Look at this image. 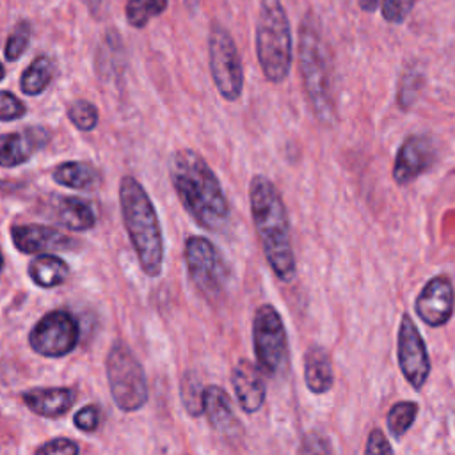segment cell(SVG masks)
Returning a JSON list of instances; mask_svg holds the SVG:
<instances>
[{"label": "cell", "mask_w": 455, "mask_h": 455, "mask_svg": "<svg viewBox=\"0 0 455 455\" xmlns=\"http://www.w3.org/2000/svg\"><path fill=\"white\" fill-rule=\"evenodd\" d=\"M27 114V105L11 91H0V121H18Z\"/></svg>", "instance_id": "4dcf8cb0"}, {"label": "cell", "mask_w": 455, "mask_h": 455, "mask_svg": "<svg viewBox=\"0 0 455 455\" xmlns=\"http://www.w3.org/2000/svg\"><path fill=\"white\" fill-rule=\"evenodd\" d=\"M108 389L114 403L123 412L142 409L149 398L148 379L142 364L126 343H114L105 359Z\"/></svg>", "instance_id": "8992f818"}, {"label": "cell", "mask_w": 455, "mask_h": 455, "mask_svg": "<svg viewBox=\"0 0 455 455\" xmlns=\"http://www.w3.org/2000/svg\"><path fill=\"white\" fill-rule=\"evenodd\" d=\"M80 446L76 441L69 437H53L46 443H43L34 455H78Z\"/></svg>", "instance_id": "1f68e13d"}, {"label": "cell", "mask_w": 455, "mask_h": 455, "mask_svg": "<svg viewBox=\"0 0 455 455\" xmlns=\"http://www.w3.org/2000/svg\"><path fill=\"white\" fill-rule=\"evenodd\" d=\"M419 412V407L416 402L412 400H402L396 402L386 416V425H387V432L395 437L400 439L407 434V430L412 427V423L416 421V416Z\"/></svg>", "instance_id": "cb8c5ba5"}, {"label": "cell", "mask_w": 455, "mask_h": 455, "mask_svg": "<svg viewBox=\"0 0 455 455\" xmlns=\"http://www.w3.org/2000/svg\"><path fill=\"white\" fill-rule=\"evenodd\" d=\"M203 389L199 384V379L192 373H185L180 384L181 402L190 416H201L203 414Z\"/></svg>", "instance_id": "f1b7e54d"}, {"label": "cell", "mask_w": 455, "mask_h": 455, "mask_svg": "<svg viewBox=\"0 0 455 455\" xmlns=\"http://www.w3.org/2000/svg\"><path fill=\"white\" fill-rule=\"evenodd\" d=\"M52 180L66 188L73 190H92L100 185L101 174L100 171L89 162L68 160L59 164L52 171Z\"/></svg>", "instance_id": "ffe728a7"}, {"label": "cell", "mask_w": 455, "mask_h": 455, "mask_svg": "<svg viewBox=\"0 0 455 455\" xmlns=\"http://www.w3.org/2000/svg\"><path fill=\"white\" fill-rule=\"evenodd\" d=\"M80 339V325L66 309H52L43 315L28 332L30 348L43 357H64L75 350Z\"/></svg>", "instance_id": "9c48e42d"}, {"label": "cell", "mask_w": 455, "mask_h": 455, "mask_svg": "<svg viewBox=\"0 0 455 455\" xmlns=\"http://www.w3.org/2000/svg\"><path fill=\"white\" fill-rule=\"evenodd\" d=\"M380 0H359V7L364 12H373L379 7Z\"/></svg>", "instance_id": "e575fe53"}, {"label": "cell", "mask_w": 455, "mask_h": 455, "mask_svg": "<svg viewBox=\"0 0 455 455\" xmlns=\"http://www.w3.org/2000/svg\"><path fill=\"white\" fill-rule=\"evenodd\" d=\"M423 84H425V76L421 71L411 69L402 75L398 82V91H396V103L402 110H409L416 103L423 89Z\"/></svg>", "instance_id": "4316f807"}, {"label": "cell", "mask_w": 455, "mask_h": 455, "mask_svg": "<svg viewBox=\"0 0 455 455\" xmlns=\"http://www.w3.org/2000/svg\"><path fill=\"white\" fill-rule=\"evenodd\" d=\"M437 158V149L428 135L407 137L396 151L393 164V180L396 185H409L425 174Z\"/></svg>", "instance_id": "4fadbf2b"}, {"label": "cell", "mask_w": 455, "mask_h": 455, "mask_svg": "<svg viewBox=\"0 0 455 455\" xmlns=\"http://www.w3.org/2000/svg\"><path fill=\"white\" fill-rule=\"evenodd\" d=\"M57 220L69 231H89L96 226V213L89 201L75 197V196H64L57 201L55 206Z\"/></svg>", "instance_id": "44dd1931"}, {"label": "cell", "mask_w": 455, "mask_h": 455, "mask_svg": "<svg viewBox=\"0 0 455 455\" xmlns=\"http://www.w3.org/2000/svg\"><path fill=\"white\" fill-rule=\"evenodd\" d=\"M11 240L21 254L64 251L73 243L69 236L44 224H14L11 226Z\"/></svg>", "instance_id": "2e32d148"}, {"label": "cell", "mask_w": 455, "mask_h": 455, "mask_svg": "<svg viewBox=\"0 0 455 455\" xmlns=\"http://www.w3.org/2000/svg\"><path fill=\"white\" fill-rule=\"evenodd\" d=\"M231 386L243 412L254 414L263 407L267 398V386L263 371L258 364L251 363L249 359L236 361L231 368Z\"/></svg>", "instance_id": "9a60e30c"}, {"label": "cell", "mask_w": 455, "mask_h": 455, "mask_svg": "<svg viewBox=\"0 0 455 455\" xmlns=\"http://www.w3.org/2000/svg\"><path fill=\"white\" fill-rule=\"evenodd\" d=\"M169 178L181 206L199 228L219 231L228 224V197L217 174L196 149L181 148L172 153Z\"/></svg>", "instance_id": "6da1fadb"}, {"label": "cell", "mask_w": 455, "mask_h": 455, "mask_svg": "<svg viewBox=\"0 0 455 455\" xmlns=\"http://www.w3.org/2000/svg\"><path fill=\"white\" fill-rule=\"evenodd\" d=\"M416 0H380V14L387 23L398 25L407 20Z\"/></svg>", "instance_id": "f546056e"}, {"label": "cell", "mask_w": 455, "mask_h": 455, "mask_svg": "<svg viewBox=\"0 0 455 455\" xmlns=\"http://www.w3.org/2000/svg\"><path fill=\"white\" fill-rule=\"evenodd\" d=\"M203 414L210 427L220 435L235 437L242 432V425L235 414L229 395L217 384H210L203 389Z\"/></svg>", "instance_id": "e0dca14e"}, {"label": "cell", "mask_w": 455, "mask_h": 455, "mask_svg": "<svg viewBox=\"0 0 455 455\" xmlns=\"http://www.w3.org/2000/svg\"><path fill=\"white\" fill-rule=\"evenodd\" d=\"M27 272L36 286L48 290V288L60 286L68 279L69 267L62 258L44 252V254H37L28 263Z\"/></svg>", "instance_id": "7402d4cb"}, {"label": "cell", "mask_w": 455, "mask_h": 455, "mask_svg": "<svg viewBox=\"0 0 455 455\" xmlns=\"http://www.w3.org/2000/svg\"><path fill=\"white\" fill-rule=\"evenodd\" d=\"M25 407L41 418L57 419L64 416L76 400V391L73 387H30L21 393Z\"/></svg>", "instance_id": "ac0fdd59"}, {"label": "cell", "mask_w": 455, "mask_h": 455, "mask_svg": "<svg viewBox=\"0 0 455 455\" xmlns=\"http://www.w3.org/2000/svg\"><path fill=\"white\" fill-rule=\"evenodd\" d=\"M100 421H101V412H100V409H98L96 405H92V403L84 405V407L78 409V411L75 412V416H73L75 427H76L78 430H82V432H87V434L96 432L98 427H100Z\"/></svg>", "instance_id": "d6a6232c"}, {"label": "cell", "mask_w": 455, "mask_h": 455, "mask_svg": "<svg viewBox=\"0 0 455 455\" xmlns=\"http://www.w3.org/2000/svg\"><path fill=\"white\" fill-rule=\"evenodd\" d=\"M363 455H395L393 446L380 428L370 430Z\"/></svg>", "instance_id": "836d02e7"}, {"label": "cell", "mask_w": 455, "mask_h": 455, "mask_svg": "<svg viewBox=\"0 0 455 455\" xmlns=\"http://www.w3.org/2000/svg\"><path fill=\"white\" fill-rule=\"evenodd\" d=\"M254 41L263 76L270 84H283L293 62V37L281 0H259Z\"/></svg>", "instance_id": "5b68a950"}, {"label": "cell", "mask_w": 455, "mask_h": 455, "mask_svg": "<svg viewBox=\"0 0 455 455\" xmlns=\"http://www.w3.org/2000/svg\"><path fill=\"white\" fill-rule=\"evenodd\" d=\"M416 316L428 327L446 325L455 311V288L448 275L430 277L414 300Z\"/></svg>", "instance_id": "7c38bea8"}, {"label": "cell", "mask_w": 455, "mask_h": 455, "mask_svg": "<svg viewBox=\"0 0 455 455\" xmlns=\"http://www.w3.org/2000/svg\"><path fill=\"white\" fill-rule=\"evenodd\" d=\"M167 4L169 0H128L124 7L126 21L133 28H144L167 9Z\"/></svg>", "instance_id": "d4e9b609"}, {"label": "cell", "mask_w": 455, "mask_h": 455, "mask_svg": "<svg viewBox=\"0 0 455 455\" xmlns=\"http://www.w3.org/2000/svg\"><path fill=\"white\" fill-rule=\"evenodd\" d=\"M50 140V132L43 126H27L18 132L0 133V167H18L28 162Z\"/></svg>", "instance_id": "5bb4252c"}, {"label": "cell", "mask_w": 455, "mask_h": 455, "mask_svg": "<svg viewBox=\"0 0 455 455\" xmlns=\"http://www.w3.org/2000/svg\"><path fill=\"white\" fill-rule=\"evenodd\" d=\"M304 384L313 395H325L334 386L331 355L320 345H311L304 354Z\"/></svg>", "instance_id": "d6986e66"}, {"label": "cell", "mask_w": 455, "mask_h": 455, "mask_svg": "<svg viewBox=\"0 0 455 455\" xmlns=\"http://www.w3.org/2000/svg\"><path fill=\"white\" fill-rule=\"evenodd\" d=\"M299 69L315 117L322 124H332L336 121V105L332 96L331 57L311 12L302 18L299 28Z\"/></svg>", "instance_id": "277c9868"}, {"label": "cell", "mask_w": 455, "mask_h": 455, "mask_svg": "<svg viewBox=\"0 0 455 455\" xmlns=\"http://www.w3.org/2000/svg\"><path fill=\"white\" fill-rule=\"evenodd\" d=\"M208 64L217 92L226 101L240 100L243 92V66L229 30L213 23L208 36Z\"/></svg>", "instance_id": "ba28073f"}, {"label": "cell", "mask_w": 455, "mask_h": 455, "mask_svg": "<svg viewBox=\"0 0 455 455\" xmlns=\"http://www.w3.org/2000/svg\"><path fill=\"white\" fill-rule=\"evenodd\" d=\"M185 265L194 286L208 299L220 295L228 281V267L217 247L204 236H188Z\"/></svg>", "instance_id": "30bf717a"}, {"label": "cell", "mask_w": 455, "mask_h": 455, "mask_svg": "<svg viewBox=\"0 0 455 455\" xmlns=\"http://www.w3.org/2000/svg\"><path fill=\"white\" fill-rule=\"evenodd\" d=\"M2 268H4V254H2V249H0V274H2Z\"/></svg>", "instance_id": "8d00e7d4"}, {"label": "cell", "mask_w": 455, "mask_h": 455, "mask_svg": "<svg viewBox=\"0 0 455 455\" xmlns=\"http://www.w3.org/2000/svg\"><path fill=\"white\" fill-rule=\"evenodd\" d=\"M252 347L256 364L268 377H277L288 368V334L279 311L261 304L252 318Z\"/></svg>", "instance_id": "52a82bcc"}, {"label": "cell", "mask_w": 455, "mask_h": 455, "mask_svg": "<svg viewBox=\"0 0 455 455\" xmlns=\"http://www.w3.org/2000/svg\"><path fill=\"white\" fill-rule=\"evenodd\" d=\"M30 37H32V25L28 20H20L11 34L7 36V41H5V46H4V55H5V60L9 62H16L28 48L30 44Z\"/></svg>", "instance_id": "484cf974"}, {"label": "cell", "mask_w": 455, "mask_h": 455, "mask_svg": "<svg viewBox=\"0 0 455 455\" xmlns=\"http://www.w3.org/2000/svg\"><path fill=\"white\" fill-rule=\"evenodd\" d=\"M68 119L76 130L91 132L96 128V124L100 121V114H98V108L94 103L80 98V100H75L68 107Z\"/></svg>", "instance_id": "83f0119b"}, {"label": "cell", "mask_w": 455, "mask_h": 455, "mask_svg": "<svg viewBox=\"0 0 455 455\" xmlns=\"http://www.w3.org/2000/svg\"><path fill=\"white\" fill-rule=\"evenodd\" d=\"M5 78V68H4V64L0 62V82Z\"/></svg>", "instance_id": "d590c367"}, {"label": "cell", "mask_w": 455, "mask_h": 455, "mask_svg": "<svg viewBox=\"0 0 455 455\" xmlns=\"http://www.w3.org/2000/svg\"><path fill=\"white\" fill-rule=\"evenodd\" d=\"M55 75V62L48 55L36 57L20 76V89L25 96H39L52 84Z\"/></svg>", "instance_id": "603a6c76"}, {"label": "cell", "mask_w": 455, "mask_h": 455, "mask_svg": "<svg viewBox=\"0 0 455 455\" xmlns=\"http://www.w3.org/2000/svg\"><path fill=\"white\" fill-rule=\"evenodd\" d=\"M249 204L265 259L277 279L290 283L297 274L288 212L277 187L263 174L249 183Z\"/></svg>", "instance_id": "7a4b0ae2"}, {"label": "cell", "mask_w": 455, "mask_h": 455, "mask_svg": "<svg viewBox=\"0 0 455 455\" xmlns=\"http://www.w3.org/2000/svg\"><path fill=\"white\" fill-rule=\"evenodd\" d=\"M396 359L398 368L409 386L416 391H421L430 377V355L425 345V339L416 327L409 313L402 315L398 332H396Z\"/></svg>", "instance_id": "8fae6325"}, {"label": "cell", "mask_w": 455, "mask_h": 455, "mask_svg": "<svg viewBox=\"0 0 455 455\" xmlns=\"http://www.w3.org/2000/svg\"><path fill=\"white\" fill-rule=\"evenodd\" d=\"M121 217L137 254L139 265L148 277H158L164 268V233L156 208L142 183L126 174L119 181Z\"/></svg>", "instance_id": "3957f363"}]
</instances>
